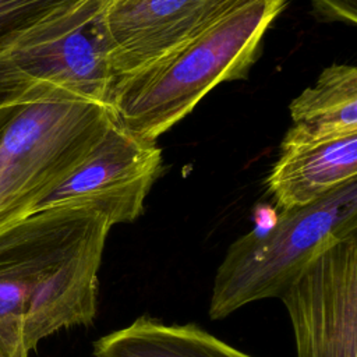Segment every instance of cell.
<instances>
[{
	"label": "cell",
	"instance_id": "7a4b0ae2",
	"mask_svg": "<svg viewBox=\"0 0 357 357\" xmlns=\"http://www.w3.org/2000/svg\"><path fill=\"white\" fill-rule=\"evenodd\" d=\"M287 0H238L202 31L117 79L109 109L131 134L156 141L225 81L240 79Z\"/></svg>",
	"mask_w": 357,
	"mask_h": 357
},
{
	"label": "cell",
	"instance_id": "9c48e42d",
	"mask_svg": "<svg viewBox=\"0 0 357 357\" xmlns=\"http://www.w3.org/2000/svg\"><path fill=\"white\" fill-rule=\"evenodd\" d=\"M357 178V132L308 137L289 128L266 185L280 209L319 199Z\"/></svg>",
	"mask_w": 357,
	"mask_h": 357
},
{
	"label": "cell",
	"instance_id": "9a60e30c",
	"mask_svg": "<svg viewBox=\"0 0 357 357\" xmlns=\"http://www.w3.org/2000/svg\"><path fill=\"white\" fill-rule=\"evenodd\" d=\"M15 356H22V354H15ZM0 357H14V356H8V354H4L0 351Z\"/></svg>",
	"mask_w": 357,
	"mask_h": 357
},
{
	"label": "cell",
	"instance_id": "6da1fadb",
	"mask_svg": "<svg viewBox=\"0 0 357 357\" xmlns=\"http://www.w3.org/2000/svg\"><path fill=\"white\" fill-rule=\"evenodd\" d=\"M112 223L88 208L29 215L0 230V351L31 354L43 339L88 326Z\"/></svg>",
	"mask_w": 357,
	"mask_h": 357
},
{
	"label": "cell",
	"instance_id": "5bb4252c",
	"mask_svg": "<svg viewBox=\"0 0 357 357\" xmlns=\"http://www.w3.org/2000/svg\"><path fill=\"white\" fill-rule=\"evenodd\" d=\"M42 98L46 96L39 95L36 92L25 91L0 78V128L20 106Z\"/></svg>",
	"mask_w": 357,
	"mask_h": 357
},
{
	"label": "cell",
	"instance_id": "8992f818",
	"mask_svg": "<svg viewBox=\"0 0 357 357\" xmlns=\"http://www.w3.org/2000/svg\"><path fill=\"white\" fill-rule=\"evenodd\" d=\"M160 166L156 141L131 134L113 119L89 155L26 216L57 208H88L106 216L112 226L131 223L142 215Z\"/></svg>",
	"mask_w": 357,
	"mask_h": 357
},
{
	"label": "cell",
	"instance_id": "7c38bea8",
	"mask_svg": "<svg viewBox=\"0 0 357 357\" xmlns=\"http://www.w3.org/2000/svg\"><path fill=\"white\" fill-rule=\"evenodd\" d=\"M86 0H0V63L57 31Z\"/></svg>",
	"mask_w": 357,
	"mask_h": 357
},
{
	"label": "cell",
	"instance_id": "4fadbf2b",
	"mask_svg": "<svg viewBox=\"0 0 357 357\" xmlns=\"http://www.w3.org/2000/svg\"><path fill=\"white\" fill-rule=\"evenodd\" d=\"M314 14L324 21L356 24L357 0H310Z\"/></svg>",
	"mask_w": 357,
	"mask_h": 357
},
{
	"label": "cell",
	"instance_id": "5b68a950",
	"mask_svg": "<svg viewBox=\"0 0 357 357\" xmlns=\"http://www.w3.org/2000/svg\"><path fill=\"white\" fill-rule=\"evenodd\" d=\"M112 0H86L47 38L0 63V78L40 95L109 106L117 77L103 13Z\"/></svg>",
	"mask_w": 357,
	"mask_h": 357
},
{
	"label": "cell",
	"instance_id": "277c9868",
	"mask_svg": "<svg viewBox=\"0 0 357 357\" xmlns=\"http://www.w3.org/2000/svg\"><path fill=\"white\" fill-rule=\"evenodd\" d=\"M112 121L107 105L68 96L20 106L0 128V230L26 218L89 155Z\"/></svg>",
	"mask_w": 357,
	"mask_h": 357
},
{
	"label": "cell",
	"instance_id": "3957f363",
	"mask_svg": "<svg viewBox=\"0 0 357 357\" xmlns=\"http://www.w3.org/2000/svg\"><path fill=\"white\" fill-rule=\"evenodd\" d=\"M357 233V178L310 204L280 209L265 230L230 244L219 264L209 301L211 319L282 293L337 241Z\"/></svg>",
	"mask_w": 357,
	"mask_h": 357
},
{
	"label": "cell",
	"instance_id": "52a82bcc",
	"mask_svg": "<svg viewBox=\"0 0 357 357\" xmlns=\"http://www.w3.org/2000/svg\"><path fill=\"white\" fill-rule=\"evenodd\" d=\"M279 298L297 357H357V233L325 250Z\"/></svg>",
	"mask_w": 357,
	"mask_h": 357
},
{
	"label": "cell",
	"instance_id": "ba28073f",
	"mask_svg": "<svg viewBox=\"0 0 357 357\" xmlns=\"http://www.w3.org/2000/svg\"><path fill=\"white\" fill-rule=\"evenodd\" d=\"M238 0H112L103 13L119 78L169 53Z\"/></svg>",
	"mask_w": 357,
	"mask_h": 357
},
{
	"label": "cell",
	"instance_id": "30bf717a",
	"mask_svg": "<svg viewBox=\"0 0 357 357\" xmlns=\"http://www.w3.org/2000/svg\"><path fill=\"white\" fill-rule=\"evenodd\" d=\"M93 357H252L195 324L141 315L93 342Z\"/></svg>",
	"mask_w": 357,
	"mask_h": 357
},
{
	"label": "cell",
	"instance_id": "2e32d148",
	"mask_svg": "<svg viewBox=\"0 0 357 357\" xmlns=\"http://www.w3.org/2000/svg\"><path fill=\"white\" fill-rule=\"evenodd\" d=\"M14 357H29V354H22V356H14Z\"/></svg>",
	"mask_w": 357,
	"mask_h": 357
},
{
	"label": "cell",
	"instance_id": "8fae6325",
	"mask_svg": "<svg viewBox=\"0 0 357 357\" xmlns=\"http://www.w3.org/2000/svg\"><path fill=\"white\" fill-rule=\"evenodd\" d=\"M296 131L308 137L357 132V68L331 64L289 106Z\"/></svg>",
	"mask_w": 357,
	"mask_h": 357
}]
</instances>
